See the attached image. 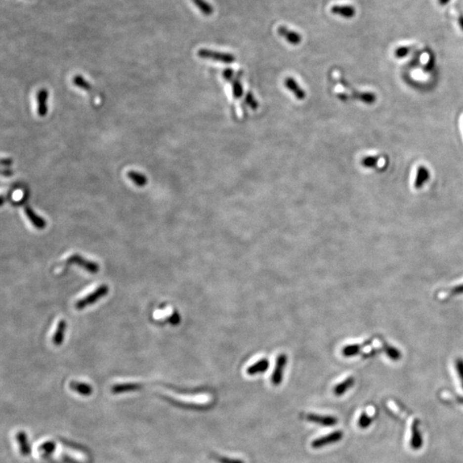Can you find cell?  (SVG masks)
<instances>
[{"instance_id":"obj_1","label":"cell","mask_w":463,"mask_h":463,"mask_svg":"<svg viewBox=\"0 0 463 463\" xmlns=\"http://www.w3.org/2000/svg\"><path fill=\"white\" fill-rule=\"evenodd\" d=\"M108 291H109V288L107 285H105V284L101 285L97 289H95L93 293L87 295L84 298L79 299L75 304V306L78 310H83L85 307L94 304L95 302H97L100 298H102L104 296H106L108 294Z\"/></svg>"},{"instance_id":"obj_2","label":"cell","mask_w":463,"mask_h":463,"mask_svg":"<svg viewBox=\"0 0 463 463\" xmlns=\"http://www.w3.org/2000/svg\"><path fill=\"white\" fill-rule=\"evenodd\" d=\"M198 55L204 59H210L214 61L221 62L225 64H231L235 61V57L227 52H220L217 51H212L209 49H200L198 50Z\"/></svg>"},{"instance_id":"obj_3","label":"cell","mask_w":463,"mask_h":463,"mask_svg":"<svg viewBox=\"0 0 463 463\" xmlns=\"http://www.w3.org/2000/svg\"><path fill=\"white\" fill-rule=\"evenodd\" d=\"M342 437H343L342 431H333L330 434L325 435L324 437H318L317 439L312 441L311 447L314 448V449H320V448L325 447L327 445L336 444L337 442L341 440Z\"/></svg>"},{"instance_id":"obj_4","label":"cell","mask_w":463,"mask_h":463,"mask_svg":"<svg viewBox=\"0 0 463 463\" xmlns=\"http://www.w3.org/2000/svg\"><path fill=\"white\" fill-rule=\"evenodd\" d=\"M67 262L69 263H73V264L80 266L83 269H84L85 270H87V272L91 273V274H96L100 269V266L98 265V263L85 259L78 254H74L70 256Z\"/></svg>"},{"instance_id":"obj_5","label":"cell","mask_w":463,"mask_h":463,"mask_svg":"<svg viewBox=\"0 0 463 463\" xmlns=\"http://www.w3.org/2000/svg\"><path fill=\"white\" fill-rule=\"evenodd\" d=\"M286 364H287V356L285 354H280L277 357L276 364H275V370L273 372L272 377H271V382L274 385H279L282 382L283 379V373L285 370Z\"/></svg>"},{"instance_id":"obj_6","label":"cell","mask_w":463,"mask_h":463,"mask_svg":"<svg viewBox=\"0 0 463 463\" xmlns=\"http://www.w3.org/2000/svg\"><path fill=\"white\" fill-rule=\"evenodd\" d=\"M306 421L314 424H320L324 426H333L337 424L338 419L331 415H320L317 414H306L304 416Z\"/></svg>"},{"instance_id":"obj_7","label":"cell","mask_w":463,"mask_h":463,"mask_svg":"<svg viewBox=\"0 0 463 463\" xmlns=\"http://www.w3.org/2000/svg\"><path fill=\"white\" fill-rule=\"evenodd\" d=\"M277 33H278L279 36L282 37L283 39L287 41V42L290 43V44H292V45H298L299 43L301 42V36H300L298 32L295 31V30H292V29H289L288 27H278Z\"/></svg>"},{"instance_id":"obj_8","label":"cell","mask_w":463,"mask_h":463,"mask_svg":"<svg viewBox=\"0 0 463 463\" xmlns=\"http://www.w3.org/2000/svg\"><path fill=\"white\" fill-rule=\"evenodd\" d=\"M423 438L420 430V421L415 420L411 424V439L410 446L413 450H418L422 447Z\"/></svg>"},{"instance_id":"obj_9","label":"cell","mask_w":463,"mask_h":463,"mask_svg":"<svg viewBox=\"0 0 463 463\" xmlns=\"http://www.w3.org/2000/svg\"><path fill=\"white\" fill-rule=\"evenodd\" d=\"M331 11L334 15L341 16L345 19H351L356 14V10L353 5H333Z\"/></svg>"},{"instance_id":"obj_10","label":"cell","mask_w":463,"mask_h":463,"mask_svg":"<svg viewBox=\"0 0 463 463\" xmlns=\"http://www.w3.org/2000/svg\"><path fill=\"white\" fill-rule=\"evenodd\" d=\"M269 366V360L266 358H261L259 360H256V362L253 363L247 368V373L251 376L257 375L259 373H265Z\"/></svg>"},{"instance_id":"obj_11","label":"cell","mask_w":463,"mask_h":463,"mask_svg":"<svg viewBox=\"0 0 463 463\" xmlns=\"http://www.w3.org/2000/svg\"><path fill=\"white\" fill-rule=\"evenodd\" d=\"M48 91L45 88H42L37 94V102H38V114L39 116L45 117L47 114V98H48Z\"/></svg>"},{"instance_id":"obj_12","label":"cell","mask_w":463,"mask_h":463,"mask_svg":"<svg viewBox=\"0 0 463 463\" xmlns=\"http://www.w3.org/2000/svg\"><path fill=\"white\" fill-rule=\"evenodd\" d=\"M24 212L26 214L27 217L30 220V222L38 229H43L46 226V222L42 217H40L38 214H36L35 211L33 210L30 207L25 208Z\"/></svg>"},{"instance_id":"obj_13","label":"cell","mask_w":463,"mask_h":463,"mask_svg":"<svg viewBox=\"0 0 463 463\" xmlns=\"http://www.w3.org/2000/svg\"><path fill=\"white\" fill-rule=\"evenodd\" d=\"M429 178H430V172L428 171V169L424 166H420L417 169V173L415 178V188L418 190L421 189L427 182Z\"/></svg>"},{"instance_id":"obj_14","label":"cell","mask_w":463,"mask_h":463,"mask_svg":"<svg viewBox=\"0 0 463 463\" xmlns=\"http://www.w3.org/2000/svg\"><path fill=\"white\" fill-rule=\"evenodd\" d=\"M353 384H354V379L353 377H348L342 382H340V383H338L337 385L334 387V394L337 396H340L345 394L348 389H351Z\"/></svg>"},{"instance_id":"obj_15","label":"cell","mask_w":463,"mask_h":463,"mask_svg":"<svg viewBox=\"0 0 463 463\" xmlns=\"http://www.w3.org/2000/svg\"><path fill=\"white\" fill-rule=\"evenodd\" d=\"M285 85L286 87H288L289 90L293 92V94L298 98V100H303L305 97L304 91L302 89L301 87H299V85L297 84V82L294 80V78H286Z\"/></svg>"},{"instance_id":"obj_16","label":"cell","mask_w":463,"mask_h":463,"mask_svg":"<svg viewBox=\"0 0 463 463\" xmlns=\"http://www.w3.org/2000/svg\"><path fill=\"white\" fill-rule=\"evenodd\" d=\"M142 385L140 383H135V382H127V383H120L116 384L113 387L112 391L115 394H120V393H126V392L136 391L141 389Z\"/></svg>"},{"instance_id":"obj_17","label":"cell","mask_w":463,"mask_h":463,"mask_svg":"<svg viewBox=\"0 0 463 463\" xmlns=\"http://www.w3.org/2000/svg\"><path fill=\"white\" fill-rule=\"evenodd\" d=\"M65 330H66V322L65 320H60L58 323L55 333L52 337V342L56 346H59L63 343L65 338Z\"/></svg>"},{"instance_id":"obj_18","label":"cell","mask_w":463,"mask_h":463,"mask_svg":"<svg viewBox=\"0 0 463 463\" xmlns=\"http://www.w3.org/2000/svg\"><path fill=\"white\" fill-rule=\"evenodd\" d=\"M16 440H17L18 444H19L20 452L22 453V455H23V456L29 455L30 452H31V449H30L29 440H28V437H27V435L25 434V432L19 431V432L16 434Z\"/></svg>"},{"instance_id":"obj_19","label":"cell","mask_w":463,"mask_h":463,"mask_svg":"<svg viewBox=\"0 0 463 463\" xmlns=\"http://www.w3.org/2000/svg\"><path fill=\"white\" fill-rule=\"evenodd\" d=\"M70 387L72 390L85 396L90 395L93 392L92 387L85 382H72L70 383Z\"/></svg>"},{"instance_id":"obj_20","label":"cell","mask_w":463,"mask_h":463,"mask_svg":"<svg viewBox=\"0 0 463 463\" xmlns=\"http://www.w3.org/2000/svg\"><path fill=\"white\" fill-rule=\"evenodd\" d=\"M127 177L138 187H143L148 184V178L141 172L130 171L127 172Z\"/></svg>"},{"instance_id":"obj_21","label":"cell","mask_w":463,"mask_h":463,"mask_svg":"<svg viewBox=\"0 0 463 463\" xmlns=\"http://www.w3.org/2000/svg\"><path fill=\"white\" fill-rule=\"evenodd\" d=\"M196 6L198 7L202 13L205 16H210L214 12V8L205 0H193Z\"/></svg>"},{"instance_id":"obj_22","label":"cell","mask_w":463,"mask_h":463,"mask_svg":"<svg viewBox=\"0 0 463 463\" xmlns=\"http://www.w3.org/2000/svg\"><path fill=\"white\" fill-rule=\"evenodd\" d=\"M73 84L74 85H76L77 87H80L82 89L86 91H91L93 89V87L91 86L90 84L88 82L86 81L84 78H83L82 76H76L73 78Z\"/></svg>"},{"instance_id":"obj_23","label":"cell","mask_w":463,"mask_h":463,"mask_svg":"<svg viewBox=\"0 0 463 463\" xmlns=\"http://www.w3.org/2000/svg\"><path fill=\"white\" fill-rule=\"evenodd\" d=\"M372 423H373V419L370 415L366 413H363L362 415H360V419H359V426L360 428L366 429V428L369 427Z\"/></svg>"},{"instance_id":"obj_24","label":"cell","mask_w":463,"mask_h":463,"mask_svg":"<svg viewBox=\"0 0 463 463\" xmlns=\"http://www.w3.org/2000/svg\"><path fill=\"white\" fill-rule=\"evenodd\" d=\"M379 161L377 156H367L361 161V164L365 168H375L379 164Z\"/></svg>"},{"instance_id":"obj_25","label":"cell","mask_w":463,"mask_h":463,"mask_svg":"<svg viewBox=\"0 0 463 463\" xmlns=\"http://www.w3.org/2000/svg\"><path fill=\"white\" fill-rule=\"evenodd\" d=\"M214 459L217 461L219 463H245L244 461L240 460V459H233V458L218 456V455H214Z\"/></svg>"},{"instance_id":"obj_26","label":"cell","mask_w":463,"mask_h":463,"mask_svg":"<svg viewBox=\"0 0 463 463\" xmlns=\"http://www.w3.org/2000/svg\"><path fill=\"white\" fill-rule=\"evenodd\" d=\"M55 444L53 442H45L40 446V451L44 454H51L55 450Z\"/></svg>"},{"instance_id":"obj_27","label":"cell","mask_w":463,"mask_h":463,"mask_svg":"<svg viewBox=\"0 0 463 463\" xmlns=\"http://www.w3.org/2000/svg\"><path fill=\"white\" fill-rule=\"evenodd\" d=\"M410 52V47L408 46H400L398 48L395 49V56L397 58H402L409 54Z\"/></svg>"},{"instance_id":"obj_28","label":"cell","mask_w":463,"mask_h":463,"mask_svg":"<svg viewBox=\"0 0 463 463\" xmlns=\"http://www.w3.org/2000/svg\"><path fill=\"white\" fill-rule=\"evenodd\" d=\"M233 94L235 97H240L242 95V86H241V84L240 82L236 81L234 82L233 84Z\"/></svg>"},{"instance_id":"obj_29","label":"cell","mask_w":463,"mask_h":463,"mask_svg":"<svg viewBox=\"0 0 463 463\" xmlns=\"http://www.w3.org/2000/svg\"><path fill=\"white\" fill-rule=\"evenodd\" d=\"M435 65V59L433 56H431L429 59H428L427 64L424 65V72H430L431 71H432V69L434 68Z\"/></svg>"},{"instance_id":"obj_30","label":"cell","mask_w":463,"mask_h":463,"mask_svg":"<svg viewBox=\"0 0 463 463\" xmlns=\"http://www.w3.org/2000/svg\"><path fill=\"white\" fill-rule=\"evenodd\" d=\"M457 369L459 378L461 379L462 385L463 388V360H458L457 362Z\"/></svg>"},{"instance_id":"obj_31","label":"cell","mask_w":463,"mask_h":463,"mask_svg":"<svg viewBox=\"0 0 463 463\" xmlns=\"http://www.w3.org/2000/svg\"><path fill=\"white\" fill-rule=\"evenodd\" d=\"M1 162H1L2 165L4 166V167H9V166L12 164V160L9 159V158H7V159H2Z\"/></svg>"},{"instance_id":"obj_32","label":"cell","mask_w":463,"mask_h":463,"mask_svg":"<svg viewBox=\"0 0 463 463\" xmlns=\"http://www.w3.org/2000/svg\"><path fill=\"white\" fill-rule=\"evenodd\" d=\"M450 0H438V3L442 5V6H444V5H447L448 3H450Z\"/></svg>"},{"instance_id":"obj_33","label":"cell","mask_w":463,"mask_h":463,"mask_svg":"<svg viewBox=\"0 0 463 463\" xmlns=\"http://www.w3.org/2000/svg\"><path fill=\"white\" fill-rule=\"evenodd\" d=\"M2 174H3V176H11V175H12V172H11L10 170H8V169H7V170H3V171H2Z\"/></svg>"},{"instance_id":"obj_34","label":"cell","mask_w":463,"mask_h":463,"mask_svg":"<svg viewBox=\"0 0 463 463\" xmlns=\"http://www.w3.org/2000/svg\"><path fill=\"white\" fill-rule=\"evenodd\" d=\"M458 23H459V26L461 27V29H462V30L463 31V16H459Z\"/></svg>"}]
</instances>
